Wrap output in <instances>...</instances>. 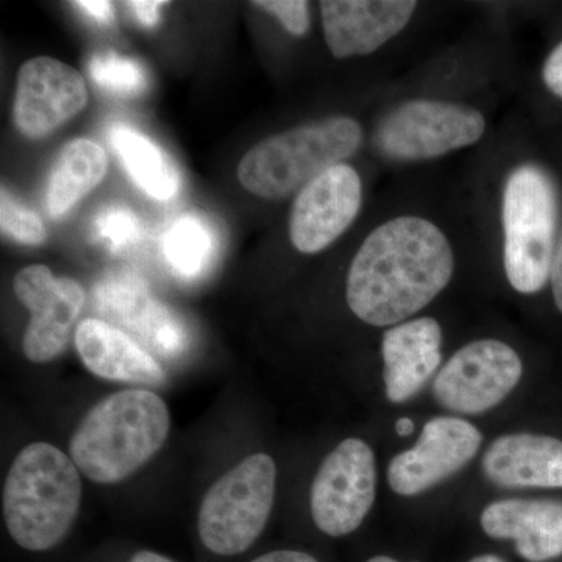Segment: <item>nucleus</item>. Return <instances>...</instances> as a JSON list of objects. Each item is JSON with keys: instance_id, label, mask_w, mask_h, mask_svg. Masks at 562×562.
I'll use <instances>...</instances> for the list:
<instances>
[{"instance_id": "obj_4", "label": "nucleus", "mask_w": 562, "mask_h": 562, "mask_svg": "<svg viewBox=\"0 0 562 562\" xmlns=\"http://www.w3.org/2000/svg\"><path fill=\"white\" fill-rule=\"evenodd\" d=\"M362 143L358 121L333 116L269 136L239 162V181L262 199L286 198L351 157Z\"/></svg>"}, {"instance_id": "obj_13", "label": "nucleus", "mask_w": 562, "mask_h": 562, "mask_svg": "<svg viewBox=\"0 0 562 562\" xmlns=\"http://www.w3.org/2000/svg\"><path fill=\"white\" fill-rule=\"evenodd\" d=\"M361 202L358 172L346 162L333 166L299 191L290 220L292 246L302 254L327 249L357 220Z\"/></svg>"}, {"instance_id": "obj_32", "label": "nucleus", "mask_w": 562, "mask_h": 562, "mask_svg": "<svg viewBox=\"0 0 562 562\" xmlns=\"http://www.w3.org/2000/svg\"><path fill=\"white\" fill-rule=\"evenodd\" d=\"M131 562H173V561L169 560V558L162 557V554H160V553L147 552V550H144V552H138L136 554H133Z\"/></svg>"}, {"instance_id": "obj_7", "label": "nucleus", "mask_w": 562, "mask_h": 562, "mask_svg": "<svg viewBox=\"0 0 562 562\" xmlns=\"http://www.w3.org/2000/svg\"><path fill=\"white\" fill-rule=\"evenodd\" d=\"M486 131L480 111L457 103L409 101L387 114L376 128V146L394 160L419 161L472 146Z\"/></svg>"}, {"instance_id": "obj_12", "label": "nucleus", "mask_w": 562, "mask_h": 562, "mask_svg": "<svg viewBox=\"0 0 562 562\" xmlns=\"http://www.w3.org/2000/svg\"><path fill=\"white\" fill-rule=\"evenodd\" d=\"M79 70L50 57L25 61L18 74L14 124L22 135L41 139L57 132L87 106Z\"/></svg>"}, {"instance_id": "obj_17", "label": "nucleus", "mask_w": 562, "mask_h": 562, "mask_svg": "<svg viewBox=\"0 0 562 562\" xmlns=\"http://www.w3.org/2000/svg\"><path fill=\"white\" fill-rule=\"evenodd\" d=\"M484 476L502 490L562 487V441L516 432L495 439L483 454Z\"/></svg>"}, {"instance_id": "obj_11", "label": "nucleus", "mask_w": 562, "mask_h": 562, "mask_svg": "<svg viewBox=\"0 0 562 562\" xmlns=\"http://www.w3.org/2000/svg\"><path fill=\"white\" fill-rule=\"evenodd\" d=\"M482 442V432L471 422L435 417L424 425L416 446L392 458L387 483L403 497L419 495L465 468Z\"/></svg>"}, {"instance_id": "obj_35", "label": "nucleus", "mask_w": 562, "mask_h": 562, "mask_svg": "<svg viewBox=\"0 0 562 562\" xmlns=\"http://www.w3.org/2000/svg\"><path fill=\"white\" fill-rule=\"evenodd\" d=\"M368 562H398L395 560H392L390 557H375L372 558V560H369Z\"/></svg>"}, {"instance_id": "obj_14", "label": "nucleus", "mask_w": 562, "mask_h": 562, "mask_svg": "<svg viewBox=\"0 0 562 562\" xmlns=\"http://www.w3.org/2000/svg\"><path fill=\"white\" fill-rule=\"evenodd\" d=\"M416 7L408 0H324L328 49L336 58L372 54L408 25Z\"/></svg>"}, {"instance_id": "obj_27", "label": "nucleus", "mask_w": 562, "mask_h": 562, "mask_svg": "<svg viewBox=\"0 0 562 562\" xmlns=\"http://www.w3.org/2000/svg\"><path fill=\"white\" fill-rule=\"evenodd\" d=\"M543 83L562 99V43L558 44L547 58L542 69Z\"/></svg>"}, {"instance_id": "obj_16", "label": "nucleus", "mask_w": 562, "mask_h": 562, "mask_svg": "<svg viewBox=\"0 0 562 562\" xmlns=\"http://www.w3.org/2000/svg\"><path fill=\"white\" fill-rule=\"evenodd\" d=\"M482 528L498 541L512 539L528 562H546L562 554V502L552 498H505L482 513Z\"/></svg>"}, {"instance_id": "obj_33", "label": "nucleus", "mask_w": 562, "mask_h": 562, "mask_svg": "<svg viewBox=\"0 0 562 562\" xmlns=\"http://www.w3.org/2000/svg\"><path fill=\"white\" fill-rule=\"evenodd\" d=\"M395 431H397L398 436H409L414 431V422L408 419V417H402V419L397 420L395 424Z\"/></svg>"}, {"instance_id": "obj_22", "label": "nucleus", "mask_w": 562, "mask_h": 562, "mask_svg": "<svg viewBox=\"0 0 562 562\" xmlns=\"http://www.w3.org/2000/svg\"><path fill=\"white\" fill-rule=\"evenodd\" d=\"M211 251H213V236L198 217H180L166 233V260L172 271L184 279H194L205 271Z\"/></svg>"}, {"instance_id": "obj_21", "label": "nucleus", "mask_w": 562, "mask_h": 562, "mask_svg": "<svg viewBox=\"0 0 562 562\" xmlns=\"http://www.w3.org/2000/svg\"><path fill=\"white\" fill-rule=\"evenodd\" d=\"M111 146L133 181L157 201H169L180 190V176L171 158L143 133L117 125L110 135Z\"/></svg>"}, {"instance_id": "obj_25", "label": "nucleus", "mask_w": 562, "mask_h": 562, "mask_svg": "<svg viewBox=\"0 0 562 562\" xmlns=\"http://www.w3.org/2000/svg\"><path fill=\"white\" fill-rule=\"evenodd\" d=\"M95 232L109 244L111 250L120 251L136 241L139 222L131 210L113 206L99 214L95 220Z\"/></svg>"}, {"instance_id": "obj_19", "label": "nucleus", "mask_w": 562, "mask_h": 562, "mask_svg": "<svg viewBox=\"0 0 562 562\" xmlns=\"http://www.w3.org/2000/svg\"><path fill=\"white\" fill-rule=\"evenodd\" d=\"M76 347L85 368L101 379L146 384H160L166 380L165 371L154 357L109 322H80Z\"/></svg>"}, {"instance_id": "obj_28", "label": "nucleus", "mask_w": 562, "mask_h": 562, "mask_svg": "<svg viewBox=\"0 0 562 562\" xmlns=\"http://www.w3.org/2000/svg\"><path fill=\"white\" fill-rule=\"evenodd\" d=\"M127 5L131 7L132 13L135 14L140 24L146 25V27H155L160 21L161 9L166 5V2H155V0L138 2V0H133Z\"/></svg>"}, {"instance_id": "obj_3", "label": "nucleus", "mask_w": 562, "mask_h": 562, "mask_svg": "<svg viewBox=\"0 0 562 562\" xmlns=\"http://www.w3.org/2000/svg\"><path fill=\"white\" fill-rule=\"evenodd\" d=\"M81 502L77 465L46 442L25 447L3 487V516L13 541L31 552L54 549L68 535Z\"/></svg>"}, {"instance_id": "obj_9", "label": "nucleus", "mask_w": 562, "mask_h": 562, "mask_svg": "<svg viewBox=\"0 0 562 562\" xmlns=\"http://www.w3.org/2000/svg\"><path fill=\"white\" fill-rule=\"evenodd\" d=\"M375 494L376 461L371 446L346 439L325 458L314 479V524L333 538L350 535L371 513Z\"/></svg>"}, {"instance_id": "obj_8", "label": "nucleus", "mask_w": 562, "mask_h": 562, "mask_svg": "<svg viewBox=\"0 0 562 562\" xmlns=\"http://www.w3.org/2000/svg\"><path fill=\"white\" fill-rule=\"evenodd\" d=\"M517 351L497 339L462 347L432 382V395L447 412L475 416L501 405L522 379Z\"/></svg>"}, {"instance_id": "obj_18", "label": "nucleus", "mask_w": 562, "mask_h": 562, "mask_svg": "<svg viewBox=\"0 0 562 562\" xmlns=\"http://www.w3.org/2000/svg\"><path fill=\"white\" fill-rule=\"evenodd\" d=\"M99 310L125 327L139 333L166 357L187 346V331L176 316L151 299L143 281L133 276H114L98 288Z\"/></svg>"}, {"instance_id": "obj_5", "label": "nucleus", "mask_w": 562, "mask_h": 562, "mask_svg": "<svg viewBox=\"0 0 562 562\" xmlns=\"http://www.w3.org/2000/svg\"><path fill=\"white\" fill-rule=\"evenodd\" d=\"M502 221L506 277L520 294H536L549 283L558 244V194L549 173L532 165L514 169Z\"/></svg>"}, {"instance_id": "obj_10", "label": "nucleus", "mask_w": 562, "mask_h": 562, "mask_svg": "<svg viewBox=\"0 0 562 562\" xmlns=\"http://www.w3.org/2000/svg\"><path fill=\"white\" fill-rule=\"evenodd\" d=\"M14 294L31 312L22 339L25 357L38 364L60 357L83 308L85 292L80 284L68 277H55L46 266L35 265L16 273Z\"/></svg>"}, {"instance_id": "obj_31", "label": "nucleus", "mask_w": 562, "mask_h": 562, "mask_svg": "<svg viewBox=\"0 0 562 562\" xmlns=\"http://www.w3.org/2000/svg\"><path fill=\"white\" fill-rule=\"evenodd\" d=\"M251 562H319L312 554L295 552V550H277Z\"/></svg>"}, {"instance_id": "obj_26", "label": "nucleus", "mask_w": 562, "mask_h": 562, "mask_svg": "<svg viewBox=\"0 0 562 562\" xmlns=\"http://www.w3.org/2000/svg\"><path fill=\"white\" fill-rule=\"evenodd\" d=\"M258 9L268 11L291 35L303 36L310 29V5L303 0H260Z\"/></svg>"}, {"instance_id": "obj_6", "label": "nucleus", "mask_w": 562, "mask_h": 562, "mask_svg": "<svg viewBox=\"0 0 562 562\" xmlns=\"http://www.w3.org/2000/svg\"><path fill=\"white\" fill-rule=\"evenodd\" d=\"M277 468L251 454L210 487L199 513V535L210 552L235 557L260 538L276 497Z\"/></svg>"}, {"instance_id": "obj_2", "label": "nucleus", "mask_w": 562, "mask_h": 562, "mask_svg": "<svg viewBox=\"0 0 562 562\" xmlns=\"http://www.w3.org/2000/svg\"><path fill=\"white\" fill-rule=\"evenodd\" d=\"M171 428L168 406L150 391L103 398L70 439V460L95 483L127 479L161 449Z\"/></svg>"}, {"instance_id": "obj_15", "label": "nucleus", "mask_w": 562, "mask_h": 562, "mask_svg": "<svg viewBox=\"0 0 562 562\" xmlns=\"http://www.w3.org/2000/svg\"><path fill=\"white\" fill-rule=\"evenodd\" d=\"M442 328L432 317L402 322L384 333L383 380L387 398L405 403L425 386L442 361Z\"/></svg>"}, {"instance_id": "obj_24", "label": "nucleus", "mask_w": 562, "mask_h": 562, "mask_svg": "<svg viewBox=\"0 0 562 562\" xmlns=\"http://www.w3.org/2000/svg\"><path fill=\"white\" fill-rule=\"evenodd\" d=\"M0 199V225L3 235L25 246H40L46 241V228L35 211L22 205L5 187L2 188Z\"/></svg>"}, {"instance_id": "obj_1", "label": "nucleus", "mask_w": 562, "mask_h": 562, "mask_svg": "<svg viewBox=\"0 0 562 562\" xmlns=\"http://www.w3.org/2000/svg\"><path fill=\"white\" fill-rule=\"evenodd\" d=\"M453 271L452 246L432 222L395 217L376 227L355 255L347 303L373 327L402 324L446 290Z\"/></svg>"}, {"instance_id": "obj_23", "label": "nucleus", "mask_w": 562, "mask_h": 562, "mask_svg": "<svg viewBox=\"0 0 562 562\" xmlns=\"http://www.w3.org/2000/svg\"><path fill=\"white\" fill-rule=\"evenodd\" d=\"M90 74L102 90L117 95H138L147 87V74L143 66L114 52L95 54L90 61Z\"/></svg>"}, {"instance_id": "obj_30", "label": "nucleus", "mask_w": 562, "mask_h": 562, "mask_svg": "<svg viewBox=\"0 0 562 562\" xmlns=\"http://www.w3.org/2000/svg\"><path fill=\"white\" fill-rule=\"evenodd\" d=\"M550 281H552L554 303H557L558 310L562 313V232L560 239H558L557 251H554Z\"/></svg>"}, {"instance_id": "obj_20", "label": "nucleus", "mask_w": 562, "mask_h": 562, "mask_svg": "<svg viewBox=\"0 0 562 562\" xmlns=\"http://www.w3.org/2000/svg\"><path fill=\"white\" fill-rule=\"evenodd\" d=\"M109 169V158L99 144L74 139L63 147L47 181L46 209L58 220L72 210L95 187Z\"/></svg>"}, {"instance_id": "obj_34", "label": "nucleus", "mask_w": 562, "mask_h": 562, "mask_svg": "<svg viewBox=\"0 0 562 562\" xmlns=\"http://www.w3.org/2000/svg\"><path fill=\"white\" fill-rule=\"evenodd\" d=\"M469 562H506L502 560L501 557H495V554H482V557L473 558V560Z\"/></svg>"}, {"instance_id": "obj_29", "label": "nucleus", "mask_w": 562, "mask_h": 562, "mask_svg": "<svg viewBox=\"0 0 562 562\" xmlns=\"http://www.w3.org/2000/svg\"><path fill=\"white\" fill-rule=\"evenodd\" d=\"M74 7L85 11L91 20L99 24H110L114 18L113 3L103 2V0H81V2H72Z\"/></svg>"}]
</instances>
